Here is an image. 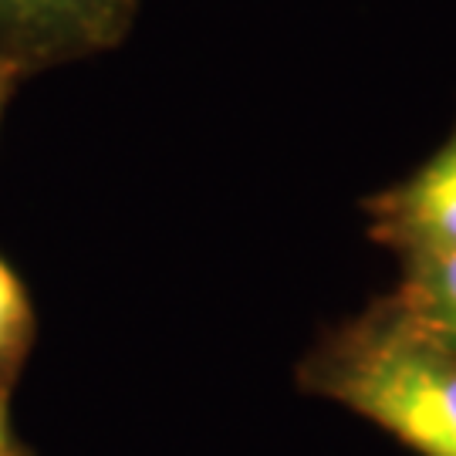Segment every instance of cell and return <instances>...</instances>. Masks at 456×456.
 <instances>
[{
	"label": "cell",
	"mask_w": 456,
	"mask_h": 456,
	"mask_svg": "<svg viewBox=\"0 0 456 456\" xmlns=\"http://www.w3.org/2000/svg\"><path fill=\"white\" fill-rule=\"evenodd\" d=\"M433 335L456 348V250L440 257L406 261V281L392 294Z\"/></svg>",
	"instance_id": "4"
},
{
	"label": "cell",
	"mask_w": 456,
	"mask_h": 456,
	"mask_svg": "<svg viewBox=\"0 0 456 456\" xmlns=\"http://www.w3.org/2000/svg\"><path fill=\"white\" fill-rule=\"evenodd\" d=\"M129 0H0V61L95 51L126 31Z\"/></svg>",
	"instance_id": "3"
},
{
	"label": "cell",
	"mask_w": 456,
	"mask_h": 456,
	"mask_svg": "<svg viewBox=\"0 0 456 456\" xmlns=\"http://www.w3.org/2000/svg\"><path fill=\"white\" fill-rule=\"evenodd\" d=\"M11 446V423H7V386H0V450Z\"/></svg>",
	"instance_id": "6"
},
{
	"label": "cell",
	"mask_w": 456,
	"mask_h": 456,
	"mask_svg": "<svg viewBox=\"0 0 456 456\" xmlns=\"http://www.w3.org/2000/svg\"><path fill=\"white\" fill-rule=\"evenodd\" d=\"M0 456H24L20 450H14V446H7V450H0Z\"/></svg>",
	"instance_id": "8"
},
{
	"label": "cell",
	"mask_w": 456,
	"mask_h": 456,
	"mask_svg": "<svg viewBox=\"0 0 456 456\" xmlns=\"http://www.w3.org/2000/svg\"><path fill=\"white\" fill-rule=\"evenodd\" d=\"M34 308L20 277L7 261H0V386L11 389L20 365L34 345Z\"/></svg>",
	"instance_id": "5"
},
{
	"label": "cell",
	"mask_w": 456,
	"mask_h": 456,
	"mask_svg": "<svg viewBox=\"0 0 456 456\" xmlns=\"http://www.w3.org/2000/svg\"><path fill=\"white\" fill-rule=\"evenodd\" d=\"M301 386L386 429L416 456H456V348L395 297L325 335Z\"/></svg>",
	"instance_id": "1"
},
{
	"label": "cell",
	"mask_w": 456,
	"mask_h": 456,
	"mask_svg": "<svg viewBox=\"0 0 456 456\" xmlns=\"http://www.w3.org/2000/svg\"><path fill=\"white\" fill-rule=\"evenodd\" d=\"M14 65H7V61H0V109H4V98L11 92V82H14Z\"/></svg>",
	"instance_id": "7"
},
{
	"label": "cell",
	"mask_w": 456,
	"mask_h": 456,
	"mask_svg": "<svg viewBox=\"0 0 456 456\" xmlns=\"http://www.w3.org/2000/svg\"><path fill=\"white\" fill-rule=\"evenodd\" d=\"M369 233L403 261L456 250V132L412 176L369 200Z\"/></svg>",
	"instance_id": "2"
}]
</instances>
